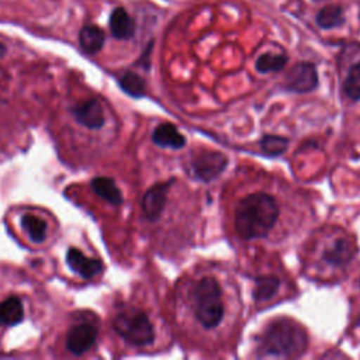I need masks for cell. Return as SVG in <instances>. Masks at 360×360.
<instances>
[{
    "instance_id": "9c48e42d",
    "label": "cell",
    "mask_w": 360,
    "mask_h": 360,
    "mask_svg": "<svg viewBox=\"0 0 360 360\" xmlns=\"http://www.w3.org/2000/svg\"><path fill=\"white\" fill-rule=\"evenodd\" d=\"M356 252L357 250L354 243L350 239L342 236L335 239L328 248L323 249L322 259L329 266L343 267L353 260Z\"/></svg>"
},
{
    "instance_id": "52a82bcc",
    "label": "cell",
    "mask_w": 360,
    "mask_h": 360,
    "mask_svg": "<svg viewBox=\"0 0 360 360\" xmlns=\"http://www.w3.org/2000/svg\"><path fill=\"white\" fill-rule=\"evenodd\" d=\"M172 184H173V179L166 183H158L150 188H148V191H145L141 200V208L148 219L155 221L160 217L167 198L169 187Z\"/></svg>"
},
{
    "instance_id": "7402d4cb",
    "label": "cell",
    "mask_w": 360,
    "mask_h": 360,
    "mask_svg": "<svg viewBox=\"0 0 360 360\" xmlns=\"http://www.w3.org/2000/svg\"><path fill=\"white\" fill-rule=\"evenodd\" d=\"M342 89H343V93L353 101H359L360 100V62L353 65L345 80H343V84H342Z\"/></svg>"
},
{
    "instance_id": "4fadbf2b",
    "label": "cell",
    "mask_w": 360,
    "mask_h": 360,
    "mask_svg": "<svg viewBox=\"0 0 360 360\" xmlns=\"http://www.w3.org/2000/svg\"><path fill=\"white\" fill-rule=\"evenodd\" d=\"M152 141L162 148H173V149H180L186 145V138L179 132V129L169 124L163 122L159 124L153 132H152Z\"/></svg>"
},
{
    "instance_id": "5b68a950",
    "label": "cell",
    "mask_w": 360,
    "mask_h": 360,
    "mask_svg": "<svg viewBox=\"0 0 360 360\" xmlns=\"http://www.w3.org/2000/svg\"><path fill=\"white\" fill-rule=\"evenodd\" d=\"M318 86L316 66L311 62H298L287 73L284 89L294 93H309Z\"/></svg>"
},
{
    "instance_id": "9a60e30c",
    "label": "cell",
    "mask_w": 360,
    "mask_h": 360,
    "mask_svg": "<svg viewBox=\"0 0 360 360\" xmlns=\"http://www.w3.org/2000/svg\"><path fill=\"white\" fill-rule=\"evenodd\" d=\"M91 188L97 195H100L103 200L112 205H120L122 202V194L111 177H94L91 180Z\"/></svg>"
},
{
    "instance_id": "277c9868",
    "label": "cell",
    "mask_w": 360,
    "mask_h": 360,
    "mask_svg": "<svg viewBox=\"0 0 360 360\" xmlns=\"http://www.w3.org/2000/svg\"><path fill=\"white\" fill-rule=\"evenodd\" d=\"M114 330L132 346H146L153 342L155 332L148 315L135 307H125L112 321Z\"/></svg>"
},
{
    "instance_id": "d6986e66",
    "label": "cell",
    "mask_w": 360,
    "mask_h": 360,
    "mask_svg": "<svg viewBox=\"0 0 360 360\" xmlns=\"http://www.w3.org/2000/svg\"><path fill=\"white\" fill-rule=\"evenodd\" d=\"M21 225L32 242L39 243V242L45 240L48 226H46V222L44 219H41L39 217L32 215V214H25L21 218Z\"/></svg>"
},
{
    "instance_id": "6da1fadb",
    "label": "cell",
    "mask_w": 360,
    "mask_h": 360,
    "mask_svg": "<svg viewBox=\"0 0 360 360\" xmlns=\"http://www.w3.org/2000/svg\"><path fill=\"white\" fill-rule=\"evenodd\" d=\"M280 218L277 200L264 191H255L238 201L235 208V229L243 240L269 236Z\"/></svg>"
},
{
    "instance_id": "cb8c5ba5",
    "label": "cell",
    "mask_w": 360,
    "mask_h": 360,
    "mask_svg": "<svg viewBox=\"0 0 360 360\" xmlns=\"http://www.w3.org/2000/svg\"><path fill=\"white\" fill-rule=\"evenodd\" d=\"M4 52H6V46L3 44H0V56L4 55Z\"/></svg>"
},
{
    "instance_id": "3957f363",
    "label": "cell",
    "mask_w": 360,
    "mask_h": 360,
    "mask_svg": "<svg viewBox=\"0 0 360 360\" xmlns=\"http://www.w3.org/2000/svg\"><path fill=\"white\" fill-rule=\"evenodd\" d=\"M193 308L195 318L207 329H212L222 322L225 307L222 290L215 278L204 277L197 283L193 291Z\"/></svg>"
},
{
    "instance_id": "44dd1931",
    "label": "cell",
    "mask_w": 360,
    "mask_h": 360,
    "mask_svg": "<svg viewBox=\"0 0 360 360\" xmlns=\"http://www.w3.org/2000/svg\"><path fill=\"white\" fill-rule=\"evenodd\" d=\"M259 146L266 156L276 158L283 155L288 148V138L280 135H263L259 141Z\"/></svg>"
},
{
    "instance_id": "603a6c76",
    "label": "cell",
    "mask_w": 360,
    "mask_h": 360,
    "mask_svg": "<svg viewBox=\"0 0 360 360\" xmlns=\"http://www.w3.org/2000/svg\"><path fill=\"white\" fill-rule=\"evenodd\" d=\"M120 87L124 93L136 98L145 94V82L139 75L134 72H127L120 77Z\"/></svg>"
},
{
    "instance_id": "ac0fdd59",
    "label": "cell",
    "mask_w": 360,
    "mask_h": 360,
    "mask_svg": "<svg viewBox=\"0 0 360 360\" xmlns=\"http://www.w3.org/2000/svg\"><path fill=\"white\" fill-rule=\"evenodd\" d=\"M315 20H316V24L323 30H332V28L340 27L345 22L343 8L339 4H328L318 11Z\"/></svg>"
},
{
    "instance_id": "8992f818",
    "label": "cell",
    "mask_w": 360,
    "mask_h": 360,
    "mask_svg": "<svg viewBox=\"0 0 360 360\" xmlns=\"http://www.w3.org/2000/svg\"><path fill=\"white\" fill-rule=\"evenodd\" d=\"M228 158L217 150H204L198 153L193 162L191 169L194 176L201 181H211L217 179L226 167Z\"/></svg>"
},
{
    "instance_id": "ba28073f",
    "label": "cell",
    "mask_w": 360,
    "mask_h": 360,
    "mask_svg": "<svg viewBox=\"0 0 360 360\" xmlns=\"http://www.w3.org/2000/svg\"><path fill=\"white\" fill-rule=\"evenodd\" d=\"M97 339V328L91 323H79L69 329L66 336V347L73 354H83Z\"/></svg>"
},
{
    "instance_id": "2e32d148",
    "label": "cell",
    "mask_w": 360,
    "mask_h": 360,
    "mask_svg": "<svg viewBox=\"0 0 360 360\" xmlns=\"http://www.w3.org/2000/svg\"><path fill=\"white\" fill-rule=\"evenodd\" d=\"M280 278L273 274H263L255 278V287H253V298L257 302L269 301L273 298L277 291L280 290Z\"/></svg>"
},
{
    "instance_id": "7a4b0ae2",
    "label": "cell",
    "mask_w": 360,
    "mask_h": 360,
    "mask_svg": "<svg viewBox=\"0 0 360 360\" xmlns=\"http://www.w3.org/2000/svg\"><path fill=\"white\" fill-rule=\"evenodd\" d=\"M308 345L304 329L290 319H278L269 325L260 338V354L264 357H298Z\"/></svg>"
},
{
    "instance_id": "8fae6325",
    "label": "cell",
    "mask_w": 360,
    "mask_h": 360,
    "mask_svg": "<svg viewBox=\"0 0 360 360\" xmlns=\"http://www.w3.org/2000/svg\"><path fill=\"white\" fill-rule=\"evenodd\" d=\"M66 263L75 273H77L83 278H93L103 270V263L98 259L87 257L79 249L75 248L68 250Z\"/></svg>"
},
{
    "instance_id": "7c38bea8",
    "label": "cell",
    "mask_w": 360,
    "mask_h": 360,
    "mask_svg": "<svg viewBox=\"0 0 360 360\" xmlns=\"http://www.w3.org/2000/svg\"><path fill=\"white\" fill-rule=\"evenodd\" d=\"M110 30L117 39H129L135 34V21L125 8L117 7L110 15Z\"/></svg>"
},
{
    "instance_id": "5bb4252c",
    "label": "cell",
    "mask_w": 360,
    "mask_h": 360,
    "mask_svg": "<svg viewBox=\"0 0 360 360\" xmlns=\"http://www.w3.org/2000/svg\"><path fill=\"white\" fill-rule=\"evenodd\" d=\"M104 41H105L104 32L97 25H91V24L83 25L79 32L80 48L89 55H94L100 52L104 45Z\"/></svg>"
},
{
    "instance_id": "d4e9b609",
    "label": "cell",
    "mask_w": 360,
    "mask_h": 360,
    "mask_svg": "<svg viewBox=\"0 0 360 360\" xmlns=\"http://www.w3.org/2000/svg\"><path fill=\"white\" fill-rule=\"evenodd\" d=\"M359 287H360V280H359Z\"/></svg>"
},
{
    "instance_id": "30bf717a",
    "label": "cell",
    "mask_w": 360,
    "mask_h": 360,
    "mask_svg": "<svg viewBox=\"0 0 360 360\" xmlns=\"http://www.w3.org/2000/svg\"><path fill=\"white\" fill-rule=\"evenodd\" d=\"M75 120L89 129H100L105 122V117L100 103L94 98L82 101L72 107Z\"/></svg>"
},
{
    "instance_id": "ffe728a7",
    "label": "cell",
    "mask_w": 360,
    "mask_h": 360,
    "mask_svg": "<svg viewBox=\"0 0 360 360\" xmlns=\"http://www.w3.org/2000/svg\"><path fill=\"white\" fill-rule=\"evenodd\" d=\"M288 62L287 55L284 53H262L256 60V70L259 73H271L280 72Z\"/></svg>"
},
{
    "instance_id": "e0dca14e",
    "label": "cell",
    "mask_w": 360,
    "mask_h": 360,
    "mask_svg": "<svg viewBox=\"0 0 360 360\" xmlns=\"http://www.w3.org/2000/svg\"><path fill=\"white\" fill-rule=\"evenodd\" d=\"M24 308L17 297H8L0 302V325L13 326L22 321Z\"/></svg>"
}]
</instances>
